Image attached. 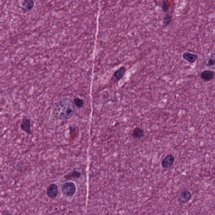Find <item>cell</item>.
Instances as JSON below:
<instances>
[{
    "label": "cell",
    "instance_id": "obj_4",
    "mask_svg": "<svg viewBox=\"0 0 215 215\" xmlns=\"http://www.w3.org/2000/svg\"><path fill=\"white\" fill-rule=\"evenodd\" d=\"M192 196V194L189 190H183L180 194L178 198V201L181 203H187L191 199Z\"/></svg>",
    "mask_w": 215,
    "mask_h": 215
},
{
    "label": "cell",
    "instance_id": "obj_14",
    "mask_svg": "<svg viewBox=\"0 0 215 215\" xmlns=\"http://www.w3.org/2000/svg\"><path fill=\"white\" fill-rule=\"evenodd\" d=\"M172 21V17L170 14H168L165 15L163 20V24L164 26L167 27L169 25Z\"/></svg>",
    "mask_w": 215,
    "mask_h": 215
},
{
    "label": "cell",
    "instance_id": "obj_7",
    "mask_svg": "<svg viewBox=\"0 0 215 215\" xmlns=\"http://www.w3.org/2000/svg\"><path fill=\"white\" fill-rule=\"evenodd\" d=\"M58 193V188L55 184H52L48 186L47 188V194L50 198H55Z\"/></svg>",
    "mask_w": 215,
    "mask_h": 215
},
{
    "label": "cell",
    "instance_id": "obj_16",
    "mask_svg": "<svg viewBox=\"0 0 215 215\" xmlns=\"http://www.w3.org/2000/svg\"><path fill=\"white\" fill-rule=\"evenodd\" d=\"M215 65V59L214 58H210L208 61L207 64V66L208 67H211L214 66Z\"/></svg>",
    "mask_w": 215,
    "mask_h": 215
},
{
    "label": "cell",
    "instance_id": "obj_6",
    "mask_svg": "<svg viewBox=\"0 0 215 215\" xmlns=\"http://www.w3.org/2000/svg\"><path fill=\"white\" fill-rule=\"evenodd\" d=\"M175 161V158L171 154L168 155L161 162V165L164 168H167L171 167L173 165Z\"/></svg>",
    "mask_w": 215,
    "mask_h": 215
},
{
    "label": "cell",
    "instance_id": "obj_19",
    "mask_svg": "<svg viewBox=\"0 0 215 215\" xmlns=\"http://www.w3.org/2000/svg\"><path fill=\"white\" fill-rule=\"evenodd\" d=\"M214 54H215V51H214Z\"/></svg>",
    "mask_w": 215,
    "mask_h": 215
},
{
    "label": "cell",
    "instance_id": "obj_1",
    "mask_svg": "<svg viewBox=\"0 0 215 215\" xmlns=\"http://www.w3.org/2000/svg\"><path fill=\"white\" fill-rule=\"evenodd\" d=\"M75 112L74 102L66 98L60 99L55 103L52 111V116L57 120H67L73 116Z\"/></svg>",
    "mask_w": 215,
    "mask_h": 215
},
{
    "label": "cell",
    "instance_id": "obj_8",
    "mask_svg": "<svg viewBox=\"0 0 215 215\" xmlns=\"http://www.w3.org/2000/svg\"><path fill=\"white\" fill-rule=\"evenodd\" d=\"M182 57L185 60L187 61L188 62L193 64L197 60L198 56V55L194 53L185 52L183 53Z\"/></svg>",
    "mask_w": 215,
    "mask_h": 215
},
{
    "label": "cell",
    "instance_id": "obj_2",
    "mask_svg": "<svg viewBox=\"0 0 215 215\" xmlns=\"http://www.w3.org/2000/svg\"><path fill=\"white\" fill-rule=\"evenodd\" d=\"M62 192L65 196L71 197L75 193L76 187L75 185L72 182H68L64 183L62 186Z\"/></svg>",
    "mask_w": 215,
    "mask_h": 215
},
{
    "label": "cell",
    "instance_id": "obj_12",
    "mask_svg": "<svg viewBox=\"0 0 215 215\" xmlns=\"http://www.w3.org/2000/svg\"><path fill=\"white\" fill-rule=\"evenodd\" d=\"M81 173L80 172L75 171L67 174L64 177L67 180H72L73 179H78L80 178L81 176Z\"/></svg>",
    "mask_w": 215,
    "mask_h": 215
},
{
    "label": "cell",
    "instance_id": "obj_5",
    "mask_svg": "<svg viewBox=\"0 0 215 215\" xmlns=\"http://www.w3.org/2000/svg\"><path fill=\"white\" fill-rule=\"evenodd\" d=\"M200 78L204 82H210L214 78L215 73L212 71L206 70L202 71L200 73Z\"/></svg>",
    "mask_w": 215,
    "mask_h": 215
},
{
    "label": "cell",
    "instance_id": "obj_15",
    "mask_svg": "<svg viewBox=\"0 0 215 215\" xmlns=\"http://www.w3.org/2000/svg\"><path fill=\"white\" fill-rule=\"evenodd\" d=\"M162 9L164 12H167L168 9V5L167 2L165 1H163L162 3Z\"/></svg>",
    "mask_w": 215,
    "mask_h": 215
},
{
    "label": "cell",
    "instance_id": "obj_9",
    "mask_svg": "<svg viewBox=\"0 0 215 215\" xmlns=\"http://www.w3.org/2000/svg\"><path fill=\"white\" fill-rule=\"evenodd\" d=\"M126 71V69L124 67H121L120 68L115 72L114 74V77L116 80H120L124 76Z\"/></svg>",
    "mask_w": 215,
    "mask_h": 215
},
{
    "label": "cell",
    "instance_id": "obj_13",
    "mask_svg": "<svg viewBox=\"0 0 215 215\" xmlns=\"http://www.w3.org/2000/svg\"><path fill=\"white\" fill-rule=\"evenodd\" d=\"M74 103L75 106L78 108L83 107L84 106V101L82 99L76 98L74 99Z\"/></svg>",
    "mask_w": 215,
    "mask_h": 215
},
{
    "label": "cell",
    "instance_id": "obj_10",
    "mask_svg": "<svg viewBox=\"0 0 215 215\" xmlns=\"http://www.w3.org/2000/svg\"><path fill=\"white\" fill-rule=\"evenodd\" d=\"M34 5V3L33 1H24L22 4V9L24 11H29L31 10Z\"/></svg>",
    "mask_w": 215,
    "mask_h": 215
},
{
    "label": "cell",
    "instance_id": "obj_11",
    "mask_svg": "<svg viewBox=\"0 0 215 215\" xmlns=\"http://www.w3.org/2000/svg\"><path fill=\"white\" fill-rule=\"evenodd\" d=\"M144 133L141 129L137 127L133 131L132 136L135 139H140L144 136Z\"/></svg>",
    "mask_w": 215,
    "mask_h": 215
},
{
    "label": "cell",
    "instance_id": "obj_18",
    "mask_svg": "<svg viewBox=\"0 0 215 215\" xmlns=\"http://www.w3.org/2000/svg\"><path fill=\"white\" fill-rule=\"evenodd\" d=\"M192 215V214H189V215Z\"/></svg>",
    "mask_w": 215,
    "mask_h": 215
},
{
    "label": "cell",
    "instance_id": "obj_17",
    "mask_svg": "<svg viewBox=\"0 0 215 215\" xmlns=\"http://www.w3.org/2000/svg\"><path fill=\"white\" fill-rule=\"evenodd\" d=\"M69 132L70 134L71 135H72V134H73L74 133H75V132H76V128L75 127V126H70Z\"/></svg>",
    "mask_w": 215,
    "mask_h": 215
},
{
    "label": "cell",
    "instance_id": "obj_3",
    "mask_svg": "<svg viewBox=\"0 0 215 215\" xmlns=\"http://www.w3.org/2000/svg\"><path fill=\"white\" fill-rule=\"evenodd\" d=\"M30 124V120L27 117H24L22 119L21 124H20V128L21 130L26 133L27 134H31L32 132L31 129Z\"/></svg>",
    "mask_w": 215,
    "mask_h": 215
}]
</instances>
